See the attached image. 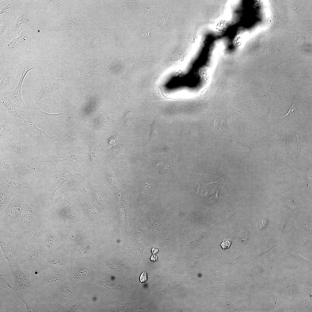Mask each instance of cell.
<instances>
[{
  "label": "cell",
  "instance_id": "30",
  "mask_svg": "<svg viewBox=\"0 0 312 312\" xmlns=\"http://www.w3.org/2000/svg\"><path fill=\"white\" fill-rule=\"evenodd\" d=\"M24 122L18 118L10 116L5 111H0V139L7 133L23 124Z\"/></svg>",
  "mask_w": 312,
  "mask_h": 312
},
{
  "label": "cell",
  "instance_id": "21",
  "mask_svg": "<svg viewBox=\"0 0 312 312\" xmlns=\"http://www.w3.org/2000/svg\"><path fill=\"white\" fill-rule=\"evenodd\" d=\"M68 288L64 285L58 286L38 296L40 301L50 310L59 307L64 302L68 294Z\"/></svg>",
  "mask_w": 312,
  "mask_h": 312
},
{
  "label": "cell",
  "instance_id": "12",
  "mask_svg": "<svg viewBox=\"0 0 312 312\" xmlns=\"http://www.w3.org/2000/svg\"><path fill=\"white\" fill-rule=\"evenodd\" d=\"M24 127L27 133L36 142L41 149L48 153L61 136L62 131L53 136L48 135L45 131L38 128L32 119L24 122Z\"/></svg>",
  "mask_w": 312,
  "mask_h": 312
},
{
  "label": "cell",
  "instance_id": "3",
  "mask_svg": "<svg viewBox=\"0 0 312 312\" xmlns=\"http://www.w3.org/2000/svg\"><path fill=\"white\" fill-rule=\"evenodd\" d=\"M40 44L39 36L27 27L15 38L0 42L1 55L11 62L23 57L38 59L40 51Z\"/></svg>",
  "mask_w": 312,
  "mask_h": 312
},
{
  "label": "cell",
  "instance_id": "24",
  "mask_svg": "<svg viewBox=\"0 0 312 312\" xmlns=\"http://www.w3.org/2000/svg\"><path fill=\"white\" fill-rule=\"evenodd\" d=\"M85 217L90 222L102 224L105 216L99 212L91 204L88 197L82 195L79 191L76 195Z\"/></svg>",
  "mask_w": 312,
  "mask_h": 312
},
{
  "label": "cell",
  "instance_id": "37",
  "mask_svg": "<svg viewBox=\"0 0 312 312\" xmlns=\"http://www.w3.org/2000/svg\"><path fill=\"white\" fill-rule=\"evenodd\" d=\"M78 20L75 18L69 19L67 23L66 33L69 39H73L78 26Z\"/></svg>",
  "mask_w": 312,
  "mask_h": 312
},
{
  "label": "cell",
  "instance_id": "39",
  "mask_svg": "<svg viewBox=\"0 0 312 312\" xmlns=\"http://www.w3.org/2000/svg\"><path fill=\"white\" fill-rule=\"evenodd\" d=\"M123 150L122 147L114 146L107 150L106 151V154L107 157H112L116 160L121 156Z\"/></svg>",
  "mask_w": 312,
  "mask_h": 312
},
{
  "label": "cell",
  "instance_id": "19",
  "mask_svg": "<svg viewBox=\"0 0 312 312\" xmlns=\"http://www.w3.org/2000/svg\"><path fill=\"white\" fill-rule=\"evenodd\" d=\"M80 180L76 177L67 182L65 183L57 190L54 198V205L59 208L65 207L72 202L76 197L79 191L78 185Z\"/></svg>",
  "mask_w": 312,
  "mask_h": 312
},
{
  "label": "cell",
  "instance_id": "46",
  "mask_svg": "<svg viewBox=\"0 0 312 312\" xmlns=\"http://www.w3.org/2000/svg\"><path fill=\"white\" fill-rule=\"evenodd\" d=\"M231 243V241L229 240L225 239L222 241L221 246L223 249H226L230 247Z\"/></svg>",
  "mask_w": 312,
  "mask_h": 312
},
{
  "label": "cell",
  "instance_id": "43",
  "mask_svg": "<svg viewBox=\"0 0 312 312\" xmlns=\"http://www.w3.org/2000/svg\"><path fill=\"white\" fill-rule=\"evenodd\" d=\"M59 233L60 239L62 242H66L70 239L71 238V234L66 230L60 229Z\"/></svg>",
  "mask_w": 312,
  "mask_h": 312
},
{
  "label": "cell",
  "instance_id": "22",
  "mask_svg": "<svg viewBox=\"0 0 312 312\" xmlns=\"http://www.w3.org/2000/svg\"><path fill=\"white\" fill-rule=\"evenodd\" d=\"M72 127L71 129L66 127L62 130L61 136L54 146L53 150L59 152L70 143L87 140L89 138V134L85 129Z\"/></svg>",
  "mask_w": 312,
  "mask_h": 312
},
{
  "label": "cell",
  "instance_id": "28",
  "mask_svg": "<svg viewBox=\"0 0 312 312\" xmlns=\"http://www.w3.org/2000/svg\"><path fill=\"white\" fill-rule=\"evenodd\" d=\"M67 259L62 253L54 252L48 255L39 266L32 272H39L47 269H55L62 267L66 263Z\"/></svg>",
  "mask_w": 312,
  "mask_h": 312
},
{
  "label": "cell",
  "instance_id": "52",
  "mask_svg": "<svg viewBox=\"0 0 312 312\" xmlns=\"http://www.w3.org/2000/svg\"><path fill=\"white\" fill-rule=\"evenodd\" d=\"M273 304H272V305H273ZM271 305H272L271 304H269V306H271ZM270 307H271V308L272 307H270V306H269H269H267V308H268H268H269ZM269 308H270L269 307Z\"/></svg>",
  "mask_w": 312,
  "mask_h": 312
},
{
  "label": "cell",
  "instance_id": "41",
  "mask_svg": "<svg viewBox=\"0 0 312 312\" xmlns=\"http://www.w3.org/2000/svg\"><path fill=\"white\" fill-rule=\"evenodd\" d=\"M44 3V13H45L48 9V5L50 3H55L58 12L60 13L61 8L64 3H66V1L63 0H42V1Z\"/></svg>",
  "mask_w": 312,
  "mask_h": 312
},
{
  "label": "cell",
  "instance_id": "1",
  "mask_svg": "<svg viewBox=\"0 0 312 312\" xmlns=\"http://www.w3.org/2000/svg\"><path fill=\"white\" fill-rule=\"evenodd\" d=\"M24 123L4 135L0 140V153L16 159L17 161L37 165L43 151L26 132Z\"/></svg>",
  "mask_w": 312,
  "mask_h": 312
},
{
  "label": "cell",
  "instance_id": "20",
  "mask_svg": "<svg viewBox=\"0 0 312 312\" xmlns=\"http://www.w3.org/2000/svg\"><path fill=\"white\" fill-rule=\"evenodd\" d=\"M0 183L16 189L26 188L33 190L35 181L18 174L14 170L0 169Z\"/></svg>",
  "mask_w": 312,
  "mask_h": 312
},
{
  "label": "cell",
  "instance_id": "36",
  "mask_svg": "<svg viewBox=\"0 0 312 312\" xmlns=\"http://www.w3.org/2000/svg\"><path fill=\"white\" fill-rule=\"evenodd\" d=\"M0 286L8 290L10 292L14 286V278L12 274H0Z\"/></svg>",
  "mask_w": 312,
  "mask_h": 312
},
{
  "label": "cell",
  "instance_id": "48",
  "mask_svg": "<svg viewBox=\"0 0 312 312\" xmlns=\"http://www.w3.org/2000/svg\"><path fill=\"white\" fill-rule=\"evenodd\" d=\"M150 34L149 31L146 29H144L141 34L140 37L143 39H148L150 38Z\"/></svg>",
  "mask_w": 312,
  "mask_h": 312
},
{
  "label": "cell",
  "instance_id": "31",
  "mask_svg": "<svg viewBox=\"0 0 312 312\" xmlns=\"http://www.w3.org/2000/svg\"><path fill=\"white\" fill-rule=\"evenodd\" d=\"M49 223L44 230L40 239V246L49 255L54 252L57 245L55 233L50 227Z\"/></svg>",
  "mask_w": 312,
  "mask_h": 312
},
{
  "label": "cell",
  "instance_id": "9",
  "mask_svg": "<svg viewBox=\"0 0 312 312\" xmlns=\"http://www.w3.org/2000/svg\"><path fill=\"white\" fill-rule=\"evenodd\" d=\"M14 278V286L10 292L12 296L19 299L22 297L32 294L37 295L31 279L30 273L21 268L17 263L8 266Z\"/></svg>",
  "mask_w": 312,
  "mask_h": 312
},
{
  "label": "cell",
  "instance_id": "7",
  "mask_svg": "<svg viewBox=\"0 0 312 312\" xmlns=\"http://www.w3.org/2000/svg\"><path fill=\"white\" fill-rule=\"evenodd\" d=\"M15 234L12 229L0 226V246L7 266L17 263L22 251Z\"/></svg>",
  "mask_w": 312,
  "mask_h": 312
},
{
  "label": "cell",
  "instance_id": "10",
  "mask_svg": "<svg viewBox=\"0 0 312 312\" xmlns=\"http://www.w3.org/2000/svg\"><path fill=\"white\" fill-rule=\"evenodd\" d=\"M52 270L30 273L31 281L38 295L59 286L64 280V273L63 271Z\"/></svg>",
  "mask_w": 312,
  "mask_h": 312
},
{
  "label": "cell",
  "instance_id": "2",
  "mask_svg": "<svg viewBox=\"0 0 312 312\" xmlns=\"http://www.w3.org/2000/svg\"><path fill=\"white\" fill-rule=\"evenodd\" d=\"M75 175L74 169L68 165L58 170L51 164L46 173L34 180L35 185L33 190L41 198L48 212L50 213L55 209L54 198L57 190Z\"/></svg>",
  "mask_w": 312,
  "mask_h": 312
},
{
  "label": "cell",
  "instance_id": "40",
  "mask_svg": "<svg viewBox=\"0 0 312 312\" xmlns=\"http://www.w3.org/2000/svg\"><path fill=\"white\" fill-rule=\"evenodd\" d=\"M149 126L151 128V131L150 138L146 143L140 146L144 145L147 144L148 143L156 138L158 136L159 130L158 125L155 119H154L153 123L149 125Z\"/></svg>",
  "mask_w": 312,
  "mask_h": 312
},
{
  "label": "cell",
  "instance_id": "26",
  "mask_svg": "<svg viewBox=\"0 0 312 312\" xmlns=\"http://www.w3.org/2000/svg\"><path fill=\"white\" fill-rule=\"evenodd\" d=\"M86 181L91 190L92 197L93 200L98 204L103 210H105L107 203L114 192L109 190L103 185L92 182L89 178Z\"/></svg>",
  "mask_w": 312,
  "mask_h": 312
},
{
  "label": "cell",
  "instance_id": "33",
  "mask_svg": "<svg viewBox=\"0 0 312 312\" xmlns=\"http://www.w3.org/2000/svg\"><path fill=\"white\" fill-rule=\"evenodd\" d=\"M99 64L97 60L90 59L84 62L79 67L75 68V70L80 73L78 80L79 86H83L85 81L92 75L95 68Z\"/></svg>",
  "mask_w": 312,
  "mask_h": 312
},
{
  "label": "cell",
  "instance_id": "8",
  "mask_svg": "<svg viewBox=\"0 0 312 312\" xmlns=\"http://www.w3.org/2000/svg\"><path fill=\"white\" fill-rule=\"evenodd\" d=\"M89 179L92 182L104 186L114 192L119 191L122 185V179L115 172L111 163L104 162L89 173Z\"/></svg>",
  "mask_w": 312,
  "mask_h": 312
},
{
  "label": "cell",
  "instance_id": "17",
  "mask_svg": "<svg viewBox=\"0 0 312 312\" xmlns=\"http://www.w3.org/2000/svg\"><path fill=\"white\" fill-rule=\"evenodd\" d=\"M49 223L48 217L34 227L21 233L15 234V237L22 245V251L39 245L41 235Z\"/></svg>",
  "mask_w": 312,
  "mask_h": 312
},
{
  "label": "cell",
  "instance_id": "32",
  "mask_svg": "<svg viewBox=\"0 0 312 312\" xmlns=\"http://www.w3.org/2000/svg\"><path fill=\"white\" fill-rule=\"evenodd\" d=\"M19 299L25 304L27 312L51 311L40 301L37 294L24 296Z\"/></svg>",
  "mask_w": 312,
  "mask_h": 312
},
{
  "label": "cell",
  "instance_id": "16",
  "mask_svg": "<svg viewBox=\"0 0 312 312\" xmlns=\"http://www.w3.org/2000/svg\"><path fill=\"white\" fill-rule=\"evenodd\" d=\"M21 74L18 63L16 61L11 63L0 75V95L7 96L14 91L19 82Z\"/></svg>",
  "mask_w": 312,
  "mask_h": 312
},
{
  "label": "cell",
  "instance_id": "42",
  "mask_svg": "<svg viewBox=\"0 0 312 312\" xmlns=\"http://www.w3.org/2000/svg\"><path fill=\"white\" fill-rule=\"evenodd\" d=\"M135 119V115L132 112H129L124 117V123L125 125L130 126L129 124H133L134 121V120Z\"/></svg>",
  "mask_w": 312,
  "mask_h": 312
},
{
  "label": "cell",
  "instance_id": "44",
  "mask_svg": "<svg viewBox=\"0 0 312 312\" xmlns=\"http://www.w3.org/2000/svg\"><path fill=\"white\" fill-rule=\"evenodd\" d=\"M101 41L100 38L99 37L96 36L92 38L90 40L88 51L89 52L91 49L94 47L96 45L98 44Z\"/></svg>",
  "mask_w": 312,
  "mask_h": 312
},
{
  "label": "cell",
  "instance_id": "51",
  "mask_svg": "<svg viewBox=\"0 0 312 312\" xmlns=\"http://www.w3.org/2000/svg\"><path fill=\"white\" fill-rule=\"evenodd\" d=\"M158 249H156L155 248H152V252L153 253L154 255H155V254L157 253V252H158Z\"/></svg>",
  "mask_w": 312,
  "mask_h": 312
},
{
  "label": "cell",
  "instance_id": "14",
  "mask_svg": "<svg viewBox=\"0 0 312 312\" xmlns=\"http://www.w3.org/2000/svg\"><path fill=\"white\" fill-rule=\"evenodd\" d=\"M48 255L39 245L28 250L22 251L17 261L21 269L30 272L34 271Z\"/></svg>",
  "mask_w": 312,
  "mask_h": 312
},
{
  "label": "cell",
  "instance_id": "23",
  "mask_svg": "<svg viewBox=\"0 0 312 312\" xmlns=\"http://www.w3.org/2000/svg\"><path fill=\"white\" fill-rule=\"evenodd\" d=\"M18 164L14 170L18 175L35 180L47 172L51 164L40 163L38 165H33L24 161H17Z\"/></svg>",
  "mask_w": 312,
  "mask_h": 312
},
{
  "label": "cell",
  "instance_id": "13",
  "mask_svg": "<svg viewBox=\"0 0 312 312\" xmlns=\"http://www.w3.org/2000/svg\"><path fill=\"white\" fill-rule=\"evenodd\" d=\"M31 1H24L20 8L12 14L9 29L13 39L18 37L27 27L30 17Z\"/></svg>",
  "mask_w": 312,
  "mask_h": 312
},
{
  "label": "cell",
  "instance_id": "5",
  "mask_svg": "<svg viewBox=\"0 0 312 312\" xmlns=\"http://www.w3.org/2000/svg\"><path fill=\"white\" fill-rule=\"evenodd\" d=\"M146 168L133 173L125 180L131 190L133 198L140 205L147 202L156 192V184L150 179Z\"/></svg>",
  "mask_w": 312,
  "mask_h": 312
},
{
  "label": "cell",
  "instance_id": "38",
  "mask_svg": "<svg viewBox=\"0 0 312 312\" xmlns=\"http://www.w3.org/2000/svg\"><path fill=\"white\" fill-rule=\"evenodd\" d=\"M12 16H7L0 21V42L4 41L7 30L9 29Z\"/></svg>",
  "mask_w": 312,
  "mask_h": 312
},
{
  "label": "cell",
  "instance_id": "50",
  "mask_svg": "<svg viewBox=\"0 0 312 312\" xmlns=\"http://www.w3.org/2000/svg\"><path fill=\"white\" fill-rule=\"evenodd\" d=\"M151 259L152 261H155L157 259V256H155V255H153L151 257Z\"/></svg>",
  "mask_w": 312,
  "mask_h": 312
},
{
  "label": "cell",
  "instance_id": "45",
  "mask_svg": "<svg viewBox=\"0 0 312 312\" xmlns=\"http://www.w3.org/2000/svg\"><path fill=\"white\" fill-rule=\"evenodd\" d=\"M107 142L109 146H113L117 142V137L115 136H111L109 138L105 139Z\"/></svg>",
  "mask_w": 312,
  "mask_h": 312
},
{
  "label": "cell",
  "instance_id": "49",
  "mask_svg": "<svg viewBox=\"0 0 312 312\" xmlns=\"http://www.w3.org/2000/svg\"><path fill=\"white\" fill-rule=\"evenodd\" d=\"M147 279L146 272H144L141 273L140 277V280L141 283L144 282Z\"/></svg>",
  "mask_w": 312,
  "mask_h": 312
},
{
  "label": "cell",
  "instance_id": "27",
  "mask_svg": "<svg viewBox=\"0 0 312 312\" xmlns=\"http://www.w3.org/2000/svg\"><path fill=\"white\" fill-rule=\"evenodd\" d=\"M86 152L88 170L89 174L104 162V153L99 146L92 142L87 144Z\"/></svg>",
  "mask_w": 312,
  "mask_h": 312
},
{
  "label": "cell",
  "instance_id": "11",
  "mask_svg": "<svg viewBox=\"0 0 312 312\" xmlns=\"http://www.w3.org/2000/svg\"><path fill=\"white\" fill-rule=\"evenodd\" d=\"M70 159L78 162L88 171L86 149L79 146L63 153L51 154L46 153L42 155L38 162L39 163H49L58 168L60 163Z\"/></svg>",
  "mask_w": 312,
  "mask_h": 312
},
{
  "label": "cell",
  "instance_id": "15",
  "mask_svg": "<svg viewBox=\"0 0 312 312\" xmlns=\"http://www.w3.org/2000/svg\"><path fill=\"white\" fill-rule=\"evenodd\" d=\"M30 111L31 118L38 120L47 119L54 121L65 125L69 128L74 126L78 122V118L76 115L68 111L51 114L43 111L38 106H32Z\"/></svg>",
  "mask_w": 312,
  "mask_h": 312
},
{
  "label": "cell",
  "instance_id": "6",
  "mask_svg": "<svg viewBox=\"0 0 312 312\" xmlns=\"http://www.w3.org/2000/svg\"><path fill=\"white\" fill-rule=\"evenodd\" d=\"M29 190L20 188L18 194L0 213V226L11 229L14 231L19 224Z\"/></svg>",
  "mask_w": 312,
  "mask_h": 312
},
{
  "label": "cell",
  "instance_id": "47",
  "mask_svg": "<svg viewBox=\"0 0 312 312\" xmlns=\"http://www.w3.org/2000/svg\"><path fill=\"white\" fill-rule=\"evenodd\" d=\"M14 7L13 6L9 4H8L6 6H5L0 11V14L1 15L5 13H7L8 14H11L12 13H10L7 12V10L8 9H12Z\"/></svg>",
  "mask_w": 312,
  "mask_h": 312
},
{
  "label": "cell",
  "instance_id": "4",
  "mask_svg": "<svg viewBox=\"0 0 312 312\" xmlns=\"http://www.w3.org/2000/svg\"><path fill=\"white\" fill-rule=\"evenodd\" d=\"M48 213L39 196L29 189L20 221L14 233L19 234L34 227L48 217Z\"/></svg>",
  "mask_w": 312,
  "mask_h": 312
},
{
  "label": "cell",
  "instance_id": "29",
  "mask_svg": "<svg viewBox=\"0 0 312 312\" xmlns=\"http://www.w3.org/2000/svg\"><path fill=\"white\" fill-rule=\"evenodd\" d=\"M21 75L19 82L15 89L7 96L13 102L17 104L26 110L28 109L23 100L21 93L22 86L24 78L29 71L32 69L31 66L27 63H22L20 65Z\"/></svg>",
  "mask_w": 312,
  "mask_h": 312
},
{
  "label": "cell",
  "instance_id": "18",
  "mask_svg": "<svg viewBox=\"0 0 312 312\" xmlns=\"http://www.w3.org/2000/svg\"><path fill=\"white\" fill-rule=\"evenodd\" d=\"M68 81L67 77L60 79L49 75H44L42 77L40 90L35 92L34 102L32 106H38L42 99L62 88Z\"/></svg>",
  "mask_w": 312,
  "mask_h": 312
},
{
  "label": "cell",
  "instance_id": "34",
  "mask_svg": "<svg viewBox=\"0 0 312 312\" xmlns=\"http://www.w3.org/2000/svg\"><path fill=\"white\" fill-rule=\"evenodd\" d=\"M20 189L8 186L0 183V213L18 194Z\"/></svg>",
  "mask_w": 312,
  "mask_h": 312
},
{
  "label": "cell",
  "instance_id": "25",
  "mask_svg": "<svg viewBox=\"0 0 312 312\" xmlns=\"http://www.w3.org/2000/svg\"><path fill=\"white\" fill-rule=\"evenodd\" d=\"M1 106L8 111L9 115L14 118H18L24 122L32 119L30 110H26L13 102L7 96L0 95Z\"/></svg>",
  "mask_w": 312,
  "mask_h": 312
},
{
  "label": "cell",
  "instance_id": "35",
  "mask_svg": "<svg viewBox=\"0 0 312 312\" xmlns=\"http://www.w3.org/2000/svg\"><path fill=\"white\" fill-rule=\"evenodd\" d=\"M18 164L15 158L0 153V169L14 170Z\"/></svg>",
  "mask_w": 312,
  "mask_h": 312
}]
</instances>
